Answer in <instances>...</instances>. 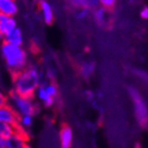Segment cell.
Segmentation results:
<instances>
[{"label":"cell","instance_id":"cell-1","mask_svg":"<svg viewBox=\"0 0 148 148\" xmlns=\"http://www.w3.org/2000/svg\"><path fill=\"white\" fill-rule=\"evenodd\" d=\"M44 82V75L40 67L34 63H29L26 69L12 76V89L10 91L26 97H34L37 88Z\"/></svg>","mask_w":148,"mask_h":148},{"label":"cell","instance_id":"cell-2","mask_svg":"<svg viewBox=\"0 0 148 148\" xmlns=\"http://www.w3.org/2000/svg\"><path fill=\"white\" fill-rule=\"evenodd\" d=\"M0 55L8 72L12 76L26 69L30 63L29 54L24 46H17L3 42L0 45Z\"/></svg>","mask_w":148,"mask_h":148},{"label":"cell","instance_id":"cell-3","mask_svg":"<svg viewBox=\"0 0 148 148\" xmlns=\"http://www.w3.org/2000/svg\"><path fill=\"white\" fill-rule=\"evenodd\" d=\"M8 104L14 109L19 117L24 115L35 116L40 112V106L34 97H26L12 91L8 92Z\"/></svg>","mask_w":148,"mask_h":148},{"label":"cell","instance_id":"cell-4","mask_svg":"<svg viewBox=\"0 0 148 148\" xmlns=\"http://www.w3.org/2000/svg\"><path fill=\"white\" fill-rule=\"evenodd\" d=\"M128 94L134 105V112L137 122L142 127L148 126V106L139 90L134 86L128 87Z\"/></svg>","mask_w":148,"mask_h":148},{"label":"cell","instance_id":"cell-5","mask_svg":"<svg viewBox=\"0 0 148 148\" xmlns=\"http://www.w3.org/2000/svg\"><path fill=\"white\" fill-rule=\"evenodd\" d=\"M28 134L17 128V131L12 136L5 139L6 148H25L28 145Z\"/></svg>","mask_w":148,"mask_h":148},{"label":"cell","instance_id":"cell-6","mask_svg":"<svg viewBox=\"0 0 148 148\" xmlns=\"http://www.w3.org/2000/svg\"><path fill=\"white\" fill-rule=\"evenodd\" d=\"M37 8L40 10V15L42 20L46 25L53 24L55 20L54 10H53L52 4L48 0H38L37 1Z\"/></svg>","mask_w":148,"mask_h":148},{"label":"cell","instance_id":"cell-7","mask_svg":"<svg viewBox=\"0 0 148 148\" xmlns=\"http://www.w3.org/2000/svg\"><path fill=\"white\" fill-rule=\"evenodd\" d=\"M19 116L14 111V109L6 103L5 105L0 107V122L2 123H8L17 126Z\"/></svg>","mask_w":148,"mask_h":148},{"label":"cell","instance_id":"cell-8","mask_svg":"<svg viewBox=\"0 0 148 148\" xmlns=\"http://www.w3.org/2000/svg\"><path fill=\"white\" fill-rule=\"evenodd\" d=\"M59 143L61 148H72L74 143V132L69 124L63 123L60 127Z\"/></svg>","mask_w":148,"mask_h":148},{"label":"cell","instance_id":"cell-9","mask_svg":"<svg viewBox=\"0 0 148 148\" xmlns=\"http://www.w3.org/2000/svg\"><path fill=\"white\" fill-rule=\"evenodd\" d=\"M17 27L18 21L16 17H10V16H5L0 14V33L2 34L3 38Z\"/></svg>","mask_w":148,"mask_h":148},{"label":"cell","instance_id":"cell-10","mask_svg":"<svg viewBox=\"0 0 148 148\" xmlns=\"http://www.w3.org/2000/svg\"><path fill=\"white\" fill-rule=\"evenodd\" d=\"M18 0H0V14L10 17H16L19 14Z\"/></svg>","mask_w":148,"mask_h":148},{"label":"cell","instance_id":"cell-11","mask_svg":"<svg viewBox=\"0 0 148 148\" xmlns=\"http://www.w3.org/2000/svg\"><path fill=\"white\" fill-rule=\"evenodd\" d=\"M34 99H36L37 103L42 104L45 108H51V107L54 106L55 101H56V99L52 97V96L46 91V89L44 88L42 84L37 88L36 92L34 94Z\"/></svg>","mask_w":148,"mask_h":148},{"label":"cell","instance_id":"cell-12","mask_svg":"<svg viewBox=\"0 0 148 148\" xmlns=\"http://www.w3.org/2000/svg\"><path fill=\"white\" fill-rule=\"evenodd\" d=\"M3 42H6L12 45H17V46H24V42H25L24 32L18 26L16 29H14L10 32V34H8L4 37Z\"/></svg>","mask_w":148,"mask_h":148},{"label":"cell","instance_id":"cell-13","mask_svg":"<svg viewBox=\"0 0 148 148\" xmlns=\"http://www.w3.org/2000/svg\"><path fill=\"white\" fill-rule=\"evenodd\" d=\"M108 16V10L101 8V6L92 10V18H93L95 24L99 25V27H106L107 26Z\"/></svg>","mask_w":148,"mask_h":148},{"label":"cell","instance_id":"cell-14","mask_svg":"<svg viewBox=\"0 0 148 148\" xmlns=\"http://www.w3.org/2000/svg\"><path fill=\"white\" fill-rule=\"evenodd\" d=\"M34 123V116L32 115H24V116H20L19 117V120H18V124L17 127L19 130H21L24 133L28 134L29 131L33 126Z\"/></svg>","mask_w":148,"mask_h":148},{"label":"cell","instance_id":"cell-15","mask_svg":"<svg viewBox=\"0 0 148 148\" xmlns=\"http://www.w3.org/2000/svg\"><path fill=\"white\" fill-rule=\"evenodd\" d=\"M17 126L8 123H2L0 122V138L6 139L17 131Z\"/></svg>","mask_w":148,"mask_h":148},{"label":"cell","instance_id":"cell-16","mask_svg":"<svg viewBox=\"0 0 148 148\" xmlns=\"http://www.w3.org/2000/svg\"><path fill=\"white\" fill-rule=\"evenodd\" d=\"M95 69V65L92 61H84L81 64V75L85 78H89L92 76Z\"/></svg>","mask_w":148,"mask_h":148},{"label":"cell","instance_id":"cell-17","mask_svg":"<svg viewBox=\"0 0 148 148\" xmlns=\"http://www.w3.org/2000/svg\"><path fill=\"white\" fill-rule=\"evenodd\" d=\"M42 86H44V88L46 89V91H47L50 95L52 96V97H54V99H56L58 93H59V90H58V86L55 84L54 82L45 81L44 83H42Z\"/></svg>","mask_w":148,"mask_h":148},{"label":"cell","instance_id":"cell-18","mask_svg":"<svg viewBox=\"0 0 148 148\" xmlns=\"http://www.w3.org/2000/svg\"><path fill=\"white\" fill-rule=\"evenodd\" d=\"M90 12H91V10H89V8H78V10H77V12H76V14H75V18H76L77 20L83 21V20H85V19H87V18L90 16Z\"/></svg>","mask_w":148,"mask_h":148},{"label":"cell","instance_id":"cell-19","mask_svg":"<svg viewBox=\"0 0 148 148\" xmlns=\"http://www.w3.org/2000/svg\"><path fill=\"white\" fill-rule=\"evenodd\" d=\"M99 6L106 8V10H112L116 5L117 0H99Z\"/></svg>","mask_w":148,"mask_h":148},{"label":"cell","instance_id":"cell-20","mask_svg":"<svg viewBox=\"0 0 148 148\" xmlns=\"http://www.w3.org/2000/svg\"><path fill=\"white\" fill-rule=\"evenodd\" d=\"M67 1H69V4L74 6V8H76L77 10L82 8H86L87 2H88V0H67Z\"/></svg>","mask_w":148,"mask_h":148},{"label":"cell","instance_id":"cell-21","mask_svg":"<svg viewBox=\"0 0 148 148\" xmlns=\"http://www.w3.org/2000/svg\"><path fill=\"white\" fill-rule=\"evenodd\" d=\"M8 103V93L0 87V107Z\"/></svg>","mask_w":148,"mask_h":148},{"label":"cell","instance_id":"cell-22","mask_svg":"<svg viewBox=\"0 0 148 148\" xmlns=\"http://www.w3.org/2000/svg\"><path fill=\"white\" fill-rule=\"evenodd\" d=\"M87 8H89V10H95V8H99V0H88V2H87Z\"/></svg>","mask_w":148,"mask_h":148},{"label":"cell","instance_id":"cell-23","mask_svg":"<svg viewBox=\"0 0 148 148\" xmlns=\"http://www.w3.org/2000/svg\"><path fill=\"white\" fill-rule=\"evenodd\" d=\"M140 17L142 18L143 20L148 21V6H144V8L140 10Z\"/></svg>","mask_w":148,"mask_h":148},{"label":"cell","instance_id":"cell-24","mask_svg":"<svg viewBox=\"0 0 148 148\" xmlns=\"http://www.w3.org/2000/svg\"><path fill=\"white\" fill-rule=\"evenodd\" d=\"M0 148H6V143H5V139L0 138Z\"/></svg>","mask_w":148,"mask_h":148},{"label":"cell","instance_id":"cell-25","mask_svg":"<svg viewBox=\"0 0 148 148\" xmlns=\"http://www.w3.org/2000/svg\"><path fill=\"white\" fill-rule=\"evenodd\" d=\"M3 40H4V38H3L2 34H1V33H0V45L2 44V42H3Z\"/></svg>","mask_w":148,"mask_h":148},{"label":"cell","instance_id":"cell-26","mask_svg":"<svg viewBox=\"0 0 148 148\" xmlns=\"http://www.w3.org/2000/svg\"><path fill=\"white\" fill-rule=\"evenodd\" d=\"M25 148H34V147H32L31 145H29V144H28V145L26 146V147H25Z\"/></svg>","mask_w":148,"mask_h":148},{"label":"cell","instance_id":"cell-27","mask_svg":"<svg viewBox=\"0 0 148 148\" xmlns=\"http://www.w3.org/2000/svg\"><path fill=\"white\" fill-rule=\"evenodd\" d=\"M128 2H134V1H135V0H127Z\"/></svg>","mask_w":148,"mask_h":148}]
</instances>
